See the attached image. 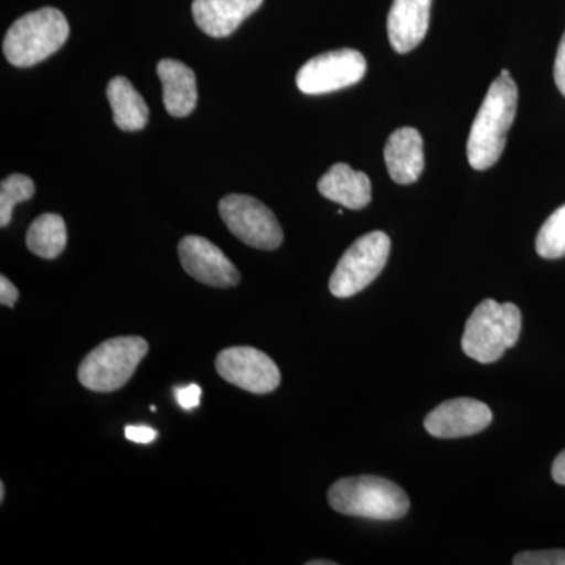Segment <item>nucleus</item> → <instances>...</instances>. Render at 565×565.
Instances as JSON below:
<instances>
[{
	"mask_svg": "<svg viewBox=\"0 0 565 565\" xmlns=\"http://www.w3.org/2000/svg\"><path fill=\"white\" fill-rule=\"evenodd\" d=\"M500 76H511V74H509L508 70H503V71H501Z\"/></svg>",
	"mask_w": 565,
	"mask_h": 565,
	"instance_id": "29",
	"label": "nucleus"
},
{
	"mask_svg": "<svg viewBox=\"0 0 565 565\" xmlns=\"http://www.w3.org/2000/svg\"><path fill=\"white\" fill-rule=\"evenodd\" d=\"M392 241L384 232L364 234L345 250L330 277V292L338 299L355 296L371 285L388 262Z\"/></svg>",
	"mask_w": 565,
	"mask_h": 565,
	"instance_id": "6",
	"label": "nucleus"
},
{
	"mask_svg": "<svg viewBox=\"0 0 565 565\" xmlns=\"http://www.w3.org/2000/svg\"><path fill=\"white\" fill-rule=\"evenodd\" d=\"M70 36V24L61 10L44 7L24 14L7 32L3 54L13 66L29 68L55 54Z\"/></svg>",
	"mask_w": 565,
	"mask_h": 565,
	"instance_id": "4",
	"label": "nucleus"
},
{
	"mask_svg": "<svg viewBox=\"0 0 565 565\" xmlns=\"http://www.w3.org/2000/svg\"><path fill=\"white\" fill-rule=\"evenodd\" d=\"M215 370L228 384L253 394L274 392L281 381L280 370L274 360L248 345L225 349L218 353Z\"/></svg>",
	"mask_w": 565,
	"mask_h": 565,
	"instance_id": "9",
	"label": "nucleus"
},
{
	"mask_svg": "<svg viewBox=\"0 0 565 565\" xmlns=\"http://www.w3.org/2000/svg\"><path fill=\"white\" fill-rule=\"evenodd\" d=\"M107 98L114 111L115 125L121 131H140L147 126L150 117L147 103L126 77L117 76L109 82Z\"/></svg>",
	"mask_w": 565,
	"mask_h": 565,
	"instance_id": "17",
	"label": "nucleus"
},
{
	"mask_svg": "<svg viewBox=\"0 0 565 565\" xmlns=\"http://www.w3.org/2000/svg\"><path fill=\"white\" fill-rule=\"evenodd\" d=\"M180 262L185 273L212 288H232L241 281L234 264L223 255L217 245L200 236H185L181 241Z\"/></svg>",
	"mask_w": 565,
	"mask_h": 565,
	"instance_id": "11",
	"label": "nucleus"
},
{
	"mask_svg": "<svg viewBox=\"0 0 565 565\" xmlns=\"http://www.w3.org/2000/svg\"><path fill=\"white\" fill-rule=\"evenodd\" d=\"M3 500H6V486H3L2 482V484H0V501L3 503Z\"/></svg>",
	"mask_w": 565,
	"mask_h": 565,
	"instance_id": "28",
	"label": "nucleus"
},
{
	"mask_svg": "<svg viewBox=\"0 0 565 565\" xmlns=\"http://www.w3.org/2000/svg\"><path fill=\"white\" fill-rule=\"evenodd\" d=\"M385 162L390 177L397 184L418 181L424 170L422 134L415 128L396 129L385 145Z\"/></svg>",
	"mask_w": 565,
	"mask_h": 565,
	"instance_id": "14",
	"label": "nucleus"
},
{
	"mask_svg": "<svg viewBox=\"0 0 565 565\" xmlns=\"http://www.w3.org/2000/svg\"><path fill=\"white\" fill-rule=\"evenodd\" d=\"M329 503L340 514L379 522L403 519L411 509L407 493L377 476L340 479L330 487Z\"/></svg>",
	"mask_w": 565,
	"mask_h": 565,
	"instance_id": "2",
	"label": "nucleus"
},
{
	"mask_svg": "<svg viewBox=\"0 0 565 565\" xmlns=\"http://www.w3.org/2000/svg\"><path fill=\"white\" fill-rule=\"evenodd\" d=\"M489 405L471 397H456L435 407L424 427L435 438H462L479 434L492 423Z\"/></svg>",
	"mask_w": 565,
	"mask_h": 565,
	"instance_id": "10",
	"label": "nucleus"
},
{
	"mask_svg": "<svg viewBox=\"0 0 565 565\" xmlns=\"http://www.w3.org/2000/svg\"><path fill=\"white\" fill-rule=\"evenodd\" d=\"M522 332V313L514 303L486 299L465 323L462 349L479 363H494L514 348Z\"/></svg>",
	"mask_w": 565,
	"mask_h": 565,
	"instance_id": "3",
	"label": "nucleus"
},
{
	"mask_svg": "<svg viewBox=\"0 0 565 565\" xmlns=\"http://www.w3.org/2000/svg\"><path fill=\"white\" fill-rule=\"evenodd\" d=\"M66 225L58 214H43L28 232V248L44 259H55L66 247Z\"/></svg>",
	"mask_w": 565,
	"mask_h": 565,
	"instance_id": "18",
	"label": "nucleus"
},
{
	"mask_svg": "<svg viewBox=\"0 0 565 565\" xmlns=\"http://www.w3.org/2000/svg\"><path fill=\"white\" fill-rule=\"evenodd\" d=\"M555 82L559 92L565 96V33L557 47L555 61Z\"/></svg>",
	"mask_w": 565,
	"mask_h": 565,
	"instance_id": "24",
	"label": "nucleus"
},
{
	"mask_svg": "<svg viewBox=\"0 0 565 565\" xmlns=\"http://www.w3.org/2000/svg\"><path fill=\"white\" fill-rule=\"evenodd\" d=\"M174 396H177L178 404H180L184 411H192V408H196L200 405L202 388L195 384L181 386V388L174 390Z\"/></svg>",
	"mask_w": 565,
	"mask_h": 565,
	"instance_id": "22",
	"label": "nucleus"
},
{
	"mask_svg": "<svg viewBox=\"0 0 565 565\" xmlns=\"http://www.w3.org/2000/svg\"><path fill=\"white\" fill-rule=\"evenodd\" d=\"M366 74V61L362 52L338 50L316 55L305 63L296 82L305 95H326L359 84Z\"/></svg>",
	"mask_w": 565,
	"mask_h": 565,
	"instance_id": "8",
	"label": "nucleus"
},
{
	"mask_svg": "<svg viewBox=\"0 0 565 565\" xmlns=\"http://www.w3.org/2000/svg\"><path fill=\"white\" fill-rule=\"evenodd\" d=\"M552 476L556 484L565 486V449L553 462Z\"/></svg>",
	"mask_w": 565,
	"mask_h": 565,
	"instance_id": "26",
	"label": "nucleus"
},
{
	"mask_svg": "<svg viewBox=\"0 0 565 565\" xmlns=\"http://www.w3.org/2000/svg\"><path fill=\"white\" fill-rule=\"evenodd\" d=\"M514 565H565V550L523 552L512 561Z\"/></svg>",
	"mask_w": 565,
	"mask_h": 565,
	"instance_id": "21",
	"label": "nucleus"
},
{
	"mask_svg": "<svg viewBox=\"0 0 565 565\" xmlns=\"http://www.w3.org/2000/svg\"><path fill=\"white\" fill-rule=\"evenodd\" d=\"M125 435L134 444L148 445L156 440L158 433L148 426H126Z\"/></svg>",
	"mask_w": 565,
	"mask_h": 565,
	"instance_id": "23",
	"label": "nucleus"
},
{
	"mask_svg": "<svg viewBox=\"0 0 565 565\" xmlns=\"http://www.w3.org/2000/svg\"><path fill=\"white\" fill-rule=\"evenodd\" d=\"M147 353L148 343L143 338H111L82 360L77 371L79 382L92 392H115L128 384Z\"/></svg>",
	"mask_w": 565,
	"mask_h": 565,
	"instance_id": "5",
	"label": "nucleus"
},
{
	"mask_svg": "<svg viewBox=\"0 0 565 565\" xmlns=\"http://www.w3.org/2000/svg\"><path fill=\"white\" fill-rule=\"evenodd\" d=\"M519 90L511 76H498L490 85L468 137V162L475 170H487L501 158L508 132L515 120Z\"/></svg>",
	"mask_w": 565,
	"mask_h": 565,
	"instance_id": "1",
	"label": "nucleus"
},
{
	"mask_svg": "<svg viewBox=\"0 0 565 565\" xmlns=\"http://www.w3.org/2000/svg\"><path fill=\"white\" fill-rule=\"evenodd\" d=\"M433 0H394L388 13V39L397 54H407L426 36Z\"/></svg>",
	"mask_w": 565,
	"mask_h": 565,
	"instance_id": "12",
	"label": "nucleus"
},
{
	"mask_svg": "<svg viewBox=\"0 0 565 565\" xmlns=\"http://www.w3.org/2000/svg\"><path fill=\"white\" fill-rule=\"evenodd\" d=\"M319 192L330 202L348 210H363L373 199L366 173L355 172L348 163H334L318 182Z\"/></svg>",
	"mask_w": 565,
	"mask_h": 565,
	"instance_id": "15",
	"label": "nucleus"
},
{
	"mask_svg": "<svg viewBox=\"0 0 565 565\" xmlns=\"http://www.w3.org/2000/svg\"><path fill=\"white\" fill-rule=\"evenodd\" d=\"M222 221L230 232L250 247L275 250L282 243V230L266 204L248 195H226L218 203Z\"/></svg>",
	"mask_w": 565,
	"mask_h": 565,
	"instance_id": "7",
	"label": "nucleus"
},
{
	"mask_svg": "<svg viewBox=\"0 0 565 565\" xmlns=\"http://www.w3.org/2000/svg\"><path fill=\"white\" fill-rule=\"evenodd\" d=\"M18 299H20V291L14 288L13 282L6 275H2L0 277V303L3 307H13Z\"/></svg>",
	"mask_w": 565,
	"mask_h": 565,
	"instance_id": "25",
	"label": "nucleus"
},
{
	"mask_svg": "<svg viewBox=\"0 0 565 565\" xmlns=\"http://www.w3.org/2000/svg\"><path fill=\"white\" fill-rule=\"evenodd\" d=\"M535 252L541 258L557 259L565 256V204L557 207L535 237Z\"/></svg>",
	"mask_w": 565,
	"mask_h": 565,
	"instance_id": "19",
	"label": "nucleus"
},
{
	"mask_svg": "<svg viewBox=\"0 0 565 565\" xmlns=\"http://www.w3.org/2000/svg\"><path fill=\"white\" fill-rule=\"evenodd\" d=\"M158 76L162 82L163 106L172 117L191 115L196 106L195 73L182 62L163 58L158 65Z\"/></svg>",
	"mask_w": 565,
	"mask_h": 565,
	"instance_id": "16",
	"label": "nucleus"
},
{
	"mask_svg": "<svg viewBox=\"0 0 565 565\" xmlns=\"http://www.w3.org/2000/svg\"><path fill=\"white\" fill-rule=\"evenodd\" d=\"M263 6V0H193L196 25L212 39H225Z\"/></svg>",
	"mask_w": 565,
	"mask_h": 565,
	"instance_id": "13",
	"label": "nucleus"
},
{
	"mask_svg": "<svg viewBox=\"0 0 565 565\" xmlns=\"http://www.w3.org/2000/svg\"><path fill=\"white\" fill-rule=\"evenodd\" d=\"M307 565H337L333 561H308Z\"/></svg>",
	"mask_w": 565,
	"mask_h": 565,
	"instance_id": "27",
	"label": "nucleus"
},
{
	"mask_svg": "<svg viewBox=\"0 0 565 565\" xmlns=\"http://www.w3.org/2000/svg\"><path fill=\"white\" fill-rule=\"evenodd\" d=\"M35 195V184L25 174H11L0 184V226L10 225L14 206Z\"/></svg>",
	"mask_w": 565,
	"mask_h": 565,
	"instance_id": "20",
	"label": "nucleus"
}]
</instances>
